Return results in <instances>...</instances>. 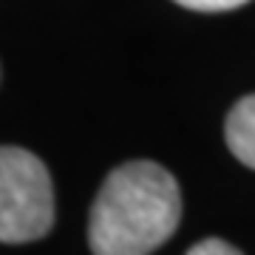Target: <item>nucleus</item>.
Instances as JSON below:
<instances>
[{
    "label": "nucleus",
    "mask_w": 255,
    "mask_h": 255,
    "mask_svg": "<svg viewBox=\"0 0 255 255\" xmlns=\"http://www.w3.org/2000/svg\"><path fill=\"white\" fill-rule=\"evenodd\" d=\"M176 3L193 11H227V9L244 6L247 0H176Z\"/></svg>",
    "instance_id": "nucleus-4"
},
{
    "label": "nucleus",
    "mask_w": 255,
    "mask_h": 255,
    "mask_svg": "<svg viewBox=\"0 0 255 255\" xmlns=\"http://www.w3.org/2000/svg\"><path fill=\"white\" fill-rule=\"evenodd\" d=\"M182 219L179 184L162 164L128 162L100 187L91 207L88 241L94 255H150Z\"/></svg>",
    "instance_id": "nucleus-1"
},
{
    "label": "nucleus",
    "mask_w": 255,
    "mask_h": 255,
    "mask_svg": "<svg viewBox=\"0 0 255 255\" xmlns=\"http://www.w3.org/2000/svg\"><path fill=\"white\" fill-rule=\"evenodd\" d=\"M54 224V190L46 164L23 147L0 153V241L43 238Z\"/></svg>",
    "instance_id": "nucleus-2"
},
{
    "label": "nucleus",
    "mask_w": 255,
    "mask_h": 255,
    "mask_svg": "<svg viewBox=\"0 0 255 255\" xmlns=\"http://www.w3.org/2000/svg\"><path fill=\"white\" fill-rule=\"evenodd\" d=\"M187 255H241V253L236 247H230L227 241H221V238H204L196 247H190Z\"/></svg>",
    "instance_id": "nucleus-5"
},
{
    "label": "nucleus",
    "mask_w": 255,
    "mask_h": 255,
    "mask_svg": "<svg viewBox=\"0 0 255 255\" xmlns=\"http://www.w3.org/2000/svg\"><path fill=\"white\" fill-rule=\"evenodd\" d=\"M227 145L238 162L255 170V94L244 97L227 117Z\"/></svg>",
    "instance_id": "nucleus-3"
}]
</instances>
